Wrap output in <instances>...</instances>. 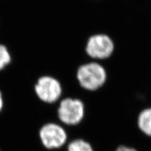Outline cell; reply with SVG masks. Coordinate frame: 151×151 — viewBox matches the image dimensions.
<instances>
[{
  "instance_id": "1",
  "label": "cell",
  "mask_w": 151,
  "mask_h": 151,
  "mask_svg": "<svg viewBox=\"0 0 151 151\" xmlns=\"http://www.w3.org/2000/svg\"><path fill=\"white\" fill-rule=\"evenodd\" d=\"M77 76L81 86L88 90L94 91L105 84L107 74L105 69L101 64L92 63L81 66Z\"/></svg>"
},
{
  "instance_id": "2",
  "label": "cell",
  "mask_w": 151,
  "mask_h": 151,
  "mask_svg": "<svg viewBox=\"0 0 151 151\" xmlns=\"http://www.w3.org/2000/svg\"><path fill=\"white\" fill-rule=\"evenodd\" d=\"M86 50L92 58L106 59L111 58L114 53L115 44L109 35L98 34L89 38Z\"/></svg>"
},
{
  "instance_id": "3",
  "label": "cell",
  "mask_w": 151,
  "mask_h": 151,
  "mask_svg": "<svg viewBox=\"0 0 151 151\" xmlns=\"http://www.w3.org/2000/svg\"><path fill=\"white\" fill-rule=\"evenodd\" d=\"M58 115L60 120L65 124H77L81 122L84 116L83 104L79 100L65 99L60 104Z\"/></svg>"
},
{
  "instance_id": "4",
  "label": "cell",
  "mask_w": 151,
  "mask_h": 151,
  "mask_svg": "<svg viewBox=\"0 0 151 151\" xmlns=\"http://www.w3.org/2000/svg\"><path fill=\"white\" fill-rule=\"evenodd\" d=\"M35 91L41 100L53 103L59 98L62 89L58 80L52 77L44 76L39 79L35 85Z\"/></svg>"
},
{
  "instance_id": "5",
  "label": "cell",
  "mask_w": 151,
  "mask_h": 151,
  "mask_svg": "<svg viewBox=\"0 0 151 151\" xmlns=\"http://www.w3.org/2000/svg\"><path fill=\"white\" fill-rule=\"evenodd\" d=\"M40 137L44 145L48 149L61 147L67 139L64 130L55 124H49L42 127L40 131Z\"/></svg>"
},
{
  "instance_id": "6",
  "label": "cell",
  "mask_w": 151,
  "mask_h": 151,
  "mask_svg": "<svg viewBox=\"0 0 151 151\" xmlns=\"http://www.w3.org/2000/svg\"><path fill=\"white\" fill-rule=\"evenodd\" d=\"M136 125L140 133L151 138V106L144 108L138 113Z\"/></svg>"
},
{
  "instance_id": "7",
  "label": "cell",
  "mask_w": 151,
  "mask_h": 151,
  "mask_svg": "<svg viewBox=\"0 0 151 151\" xmlns=\"http://www.w3.org/2000/svg\"><path fill=\"white\" fill-rule=\"evenodd\" d=\"M68 151H93L91 145L83 140H74L68 146Z\"/></svg>"
},
{
  "instance_id": "8",
  "label": "cell",
  "mask_w": 151,
  "mask_h": 151,
  "mask_svg": "<svg viewBox=\"0 0 151 151\" xmlns=\"http://www.w3.org/2000/svg\"><path fill=\"white\" fill-rule=\"evenodd\" d=\"M11 61V57L5 46L0 44V70L3 69Z\"/></svg>"
},
{
  "instance_id": "9",
  "label": "cell",
  "mask_w": 151,
  "mask_h": 151,
  "mask_svg": "<svg viewBox=\"0 0 151 151\" xmlns=\"http://www.w3.org/2000/svg\"><path fill=\"white\" fill-rule=\"evenodd\" d=\"M114 151H138L135 148L129 145L121 144L118 146Z\"/></svg>"
},
{
  "instance_id": "10",
  "label": "cell",
  "mask_w": 151,
  "mask_h": 151,
  "mask_svg": "<svg viewBox=\"0 0 151 151\" xmlns=\"http://www.w3.org/2000/svg\"><path fill=\"white\" fill-rule=\"evenodd\" d=\"M2 107H3V99L1 96V94L0 93V111H1Z\"/></svg>"
}]
</instances>
